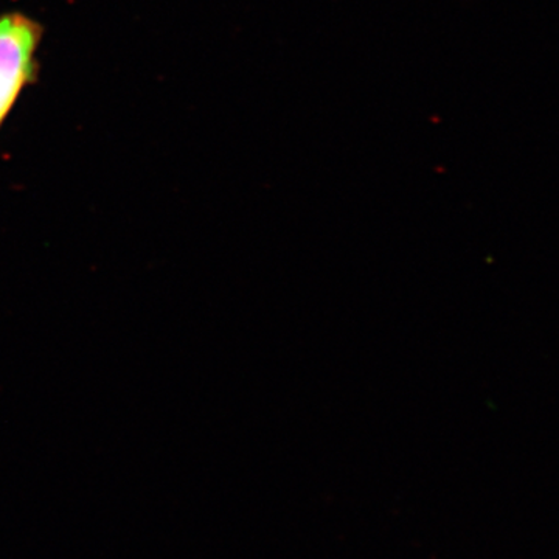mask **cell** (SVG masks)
I'll return each instance as SVG.
<instances>
[{
	"instance_id": "obj_1",
	"label": "cell",
	"mask_w": 559,
	"mask_h": 559,
	"mask_svg": "<svg viewBox=\"0 0 559 559\" xmlns=\"http://www.w3.org/2000/svg\"><path fill=\"white\" fill-rule=\"evenodd\" d=\"M44 28L27 14L0 16V128L22 92L38 81V55Z\"/></svg>"
}]
</instances>
